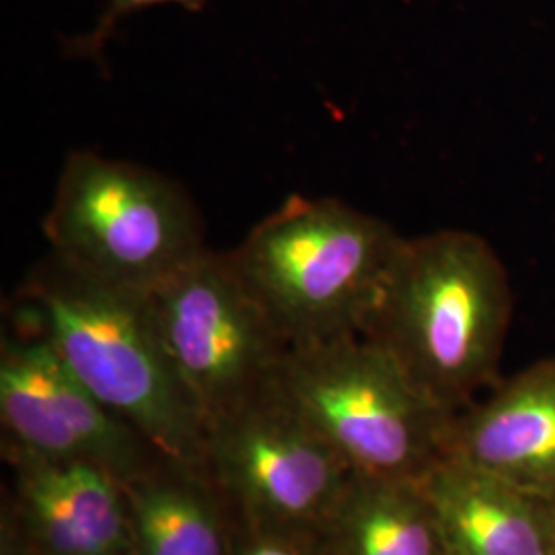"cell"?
I'll return each mask as SVG.
<instances>
[{"label":"cell","mask_w":555,"mask_h":555,"mask_svg":"<svg viewBox=\"0 0 555 555\" xmlns=\"http://www.w3.org/2000/svg\"><path fill=\"white\" fill-rule=\"evenodd\" d=\"M511 315V278L490 241L440 229L401 238L362 336L456 414L496 387Z\"/></svg>","instance_id":"6da1fadb"},{"label":"cell","mask_w":555,"mask_h":555,"mask_svg":"<svg viewBox=\"0 0 555 555\" xmlns=\"http://www.w3.org/2000/svg\"><path fill=\"white\" fill-rule=\"evenodd\" d=\"M20 297L25 321L155 455L194 472L204 465L206 422L165 352L146 293L89 276L50 251Z\"/></svg>","instance_id":"7a4b0ae2"},{"label":"cell","mask_w":555,"mask_h":555,"mask_svg":"<svg viewBox=\"0 0 555 555\" xmlns=\"http://www.w3.org/2000/svg\"><path fill=\"white\" fill-rule=\"evenodd\" d=\"M401 238L341 199L291 196L229 254L293 348L362 334Z\"/></svg>","instance_id":"3957f363"},{"label":"cell","mask_w":555,"mask_h":555,"mask_svg":"<svg viewBox=\"0 0 555 555\" xmlns=\"http://www.w3.org/2000/svg\"><path fill=\"white\" fill-rule=\"evenodd\" d=\"M41 231L62 261L146 295L208 249L204 220L179 181L95 151L66 157Z\"/></svg>","instance_id":"277c9868"},{"label":"cell","mask_w":555,"mask_h":555,"mask_svg":"<svg viewBox=\"0 0 555 555\" xmlns=\"http://www.w3.org/2000/svg\"><path fill=\"white\" fill-rule=\"evenodd\" d=\"M276 387L357 476L422 479L444 459L453 414L362 334L293 346Z\"/></svg>","instance_id":"5b68a950"},{"label":"cell","mask_w":555,"mask_h":555,"mask_svg":"<svg viewBox=\"0 0 555 555\" xmlns=\"http://www.w3.org/2000/svg\"><path fill=\"white\" fill-rule=\"evenodd\" d=\"M149 297L165 352L206 426L276 380L291 344L229 251L204 249Z\"/></svg>","instance_id":"8992f818"},{"label":"cell","mask_w":555,"mask_h":555,"mask_svg":"<svg viewBox=\"0 0 555 555\" xmlns=\"http://www.w3.org/2000/svg\"><path fill=\"white\" fill-rule=\"evenodd\" d=\"M204 465L243 527L319 533L354 472L276 380L206 426Z\"/></svg>","instance_id":"52a82bcc"},{"label":"cell","mask_w":555,"mask_h":555,"mask_svg":"<svg viewBox=\"0 0 555 555\" xmlns=\"http://www.w3.org/2000/svg\"><path fill=\"white\" fill-rule=\"evenodd\" d=\"M0 417L9 447L48 459L91 461L121 481L144 472V455L153 453L75 377L36 327L2 337Z\"/></svg>","instance_id":"ba28073f"},{"label":"cell","mask_w":555,"mask_h":555,"mask_svg":"<svg viewBox=\"0 0 555 555\" xmlns=\"http://www.w3.org/2000/svg\"><path fill=\"white\" fill-rule=\"evenodd\" d=\"M15 518L29 555H134L121 479L82 459H48L9 447Z\"/></svg>","instance_id":"9c48e42d"},{"label":"cell","mask_w":555,"mask_h":555,"mask_svg":"<svg viewBox=\"0 0 555 555\" xmlns=\"http://www.w3.org/2000/svg\"><path fill=\"white\" fill-rule=\"evenodd\" d=\"M444 456L555 506V358L453 414Z\"/></svg>","instance_id":"30bf717a"},{"label":"cell","mask_w":555,"mask_h":555,"mask_svg":"<svg viewBox=\"0 0 555 555\" xmlns=\"http://www.w3.org/2000/svg\"><path fill=\"white\" fill-rule=\"evenodd\" d=\"M449 555H555V506L455 459L422 477Z\"/></svg>","instance_id":"8fae6325"},{"label":"cell","mask_w":555,"mask_h":555,"mask_svg":"<svg viewBox=\"0 0 555 555\" xmlns=\"http://www.w3.org/2000/svg\"><path fill=\"white\" fill-rule=\"evenodd\" d=\"M318 535L325 555H449L422 479L354 474Z\"/></svg>","instance_id":"7c38bea8"},{"label":"cell","mask_w":555,"mask_h":555,"mask_svg":"<svg viewBox=\"0 0 555 555\" xmlns=\"http://www.w3.org/2000/svg\"><path fill=\"white\" fill-rule=\"evenodd\" d=\"M194 469H144L121 481L134 555H231L233 537Z\"/></svg>","instance_id":"4fadbf2b"},{"label":"cell","mask_w":555,"mask_h":555,"mask_svg":"<svg viewBox=\"0 0 555 555\" xmlns=\"http://www.w3.org/2000/svg\"><path fill=\"white\" fill-rule=\"evenodd\" d=\"M206 2L208 0H105V7L95 21L93 29H89L87 34H80L73 40L64 41V54L70 59L101 62L107 41L112 40L119 23L128 20L130 15L151 7H159V4H179L190 13H199L204 11Z\"/></svg>","instance_id":"5bb4252c"},{"label":"cell","mask_w":555,"mask_h":555,"mask_svg":"<svg viewBox=\"0 0 555 555\" xmlns=\"http://www.w3.org/2000/svg\"><path fill=\"white\" fill-rule=\"evenodd\" d=\"M231 555H325L318 533L243 527Z\"/></svg>","instance_id":"9a60e30c"}]
</instances>
